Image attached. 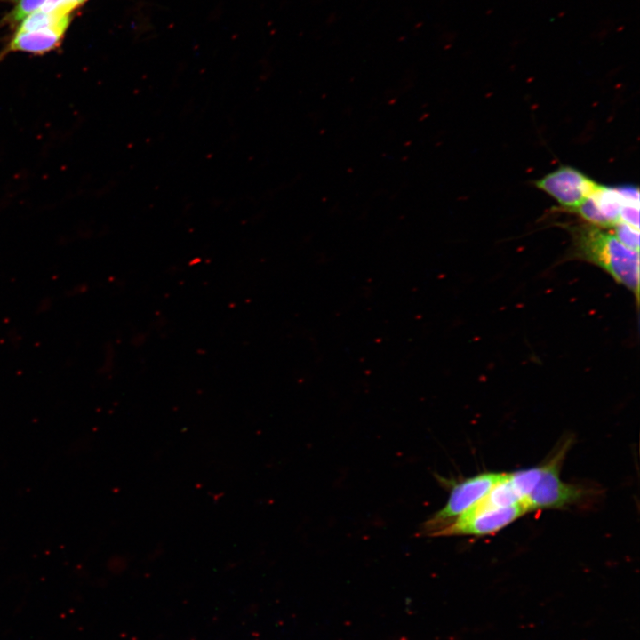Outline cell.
<instances>
[{"instance_id":"cell-1","label":"cell","mask_w":640,"mask_h":640,"mask_svg":"<svg viewBox=\"0 0 640 640\" xmlns=\"http://www.w3.org/2000/svg\"><path fill=\"white\" fill-rule=\"evenodd\" d=\"M572 258L593 264L609 274L639 300V252L633 251L609 230L588 223L571 226Z\"/></svg>"},{"instance_id":"cell-2","label":"cell","mask_w":640,"mask_h":640,"mask_svg":"<svg viewBox=\"0 0 640 640\" xmlns=\"http://www.w3.org/2000/svg\"><path fill=\"white\" fill-rule=\"evenodd\" d=\"M73 14L59 11L38 10L16 26L0 51V61L12 52L41 56L60 47Z\"/></svg>"},{"instance_id":"cell-3","label":"cell","mask_w":640,"mask_h":640,"mask_svg":"<svg viewBox=\"0 0 640 640\" xmlns=\"http://www.w3.org/2000/svg\"><path fill=\"white\" fill-rule=\"evenodd\" d=\"M568 449L569 441H566L556 454L542 465L538 483L522 501L526 512L561 508L572 505L583 498L582 489L562 481L560 476L562 463Z\"/></svg>"},{"instance_id":"cell-4","label":"cell","mask_w":640,"mask_h":640,"mask_svg":"<svg viewBox=\"0 0 640 640\" xmlns=\"http://www.w3.org/2000/svg\"><path fill=\"white\" fill-rule=\"evenodd\" d=\"M504 475L505 473L486 472L453 484L445 505L424 523L420 533L434 536L436 532L483 499Z\"/></svg>"},{"instance_id":"cell-5","label":"cell","mask_w":640,"mask_h":640,"mask_svg":"<svg viewBox=\"0 0 640 640\" xmlns=\"http://www.w3.org/2000/svg\"><path fill=\"white\" fill-rule=\"evenodd\" d=\"M525 513L522 502L507 508H489L477 502L436 532L434 537L495 533Z\"/></svg>"},{"instance_id":"cell-6","label":"cell","mask_w":640,"mask_h":640,"mask_svg":"<svg viewBox=\"0 0 640 640\" xmlns=\"http://www.w3.org/2000/svg\"><path fill=\"white\" fill-rule=\"evenodd\" d=\"M639 198L636 187L609 188L600 185L575 211L587 223L611 229L621 221V212L630 200Z\"/></svg>"},{"instance_id":"cell-7","label":"cell","mask_w":640,"mask_h":640,"mask_svg":"<svg viewBox=\"0 0 640 640\" xmlns=\"http://www.w3.org/2000/svg\"><path fill=\"white\" fill-rule=\"evenodd\" d=\"M537 188L555 198L566 211H574L599 186L580 171L564 166L547 174L535 182Z\"/></svg>"},{"instance_id":"cell-8","label":"cell","mask_w":640,"mask_h":640,"mask_svg":"<svg viewBox=\"0 0 640 640\" xmlns=\"http://www.w3.org/2000/svg\"><path fill=\"white\" fill-rule=\"evenodd\" d=\"M489 508H507L521 503V499L508 480V473L478 501Z\"/></svg>"},{"instance_id":"cell-9","label":"cell","mask_w":640,"mask_h":640,"mask_svg":"<svg viewBox=\"0 0 640 640\" xmlns=\"http://www.w3.org/2000/svg\"><path fill=\"white\" fill-rule=\"evenodd\" d=\"M542 465L508 473V480L521 499V502L530 494L538 483Z\"/></svg>"},{"instance_id":"cell-10","label":"cell","mask_w":640,"mask_h":640,"mask_svg":"<svg viewBox=\"0 0 640 640\" xmlns=\"http://www.w3.org/2000/svg\"><path fill=\"white\" fill-rule=\"evenodd\" d=\"M47 0H14L12 8L0 20V27L18 26L24 19L40 10Z\"/></svg>"},{"instance_id":"cell-11","label":"cell","mask_w":640,"mask_h":640,"mask_svg":"<svg viewBox=\"0 0 640 640\" xmlns=\"http://www.w3.org/2000/svg\"><path fill=\"white\" fill-rule=\"evenodd\" d=\"M612 228V234L620 243L633 251L639 252V228L624 222H619Z\"/></svg>"},{"instance_id":"cell-12","label":"cell","mask_w":640,"mask_h":640,"mask_svg":"<svg viewBox=\"0 0 640 640\" xmlns=\"http://www.w3.org/2000/svg\"><path fill=\"white\" fill-rule=\"evenodd\" d=\"M89 0H47L40 10L59 11L65 13L74 14L75 11L82 7Z\"/></svg>"}]
</instances>
